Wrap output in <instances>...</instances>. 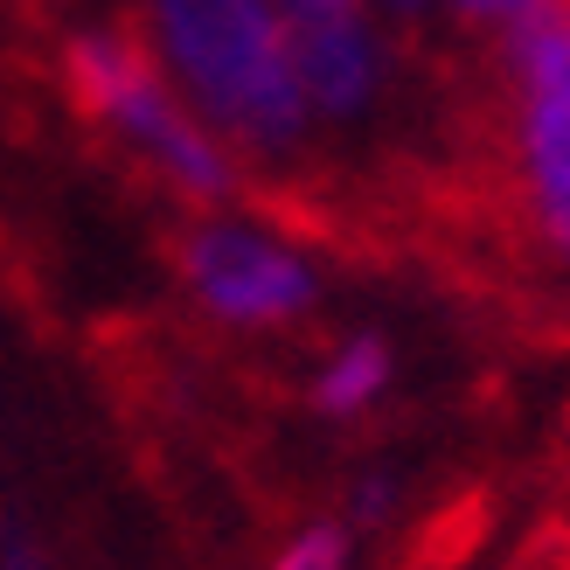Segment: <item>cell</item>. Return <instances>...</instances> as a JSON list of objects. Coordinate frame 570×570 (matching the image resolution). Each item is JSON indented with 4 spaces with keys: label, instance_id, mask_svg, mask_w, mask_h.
<instances>
[{
    "label": "cell",
    "instance_id": "obj_1",
    "mask_svg": "<svg viewBox=\"0 0 570 570\" xmlns=\"http://www.w3.org/2000/svg\"><path fill=\"white\" fill-rule=\"evenodd\" d=\"M132 28L237 167H293L313 147L278 0H132Z\"/></svg>",
    "mask_w": 570,
    "mask_h": 570
},
{
    "label": "cell",
    "instance_id": "obj_2",
    "mask_svg": "<svg viewBox=\"0 0 570 570\" xmlns=\"http://www.w3.org/2000/svg\"><path fill=\"white\" fill-rule=\"evenodd\" d=\"M63 91L83 126H98L154 188L188 209H230L244 181L237 154L188 111V98L160 77L154 49L132 21H91L63 42Z\"/></svg>",
    "mask_w": 570,
    "mask_h": 570
},
{
    "label": "cell",
    "instance_id": "obj_3",
    "mask_svg": "<svg viewBox=\"0 0 570 570\" xmlns=\"http://www.w3.org/2000/svg\"><path fill=\"white\" fill-rule=\"evenodd\" d=\"M501 154L529 237L570 272V8L543 0L494 36Z\"/></svg>",
    "mask_w": 570,
    "mask_h": 570
},
{
    "label": "cell",
    "instance_id": "obj_4",
    "mask_svg": "<svg viewBox=\"0 0 570 570\" xmlns=\"http://www.w3.org/2000/svg\"><path fill=\"white\" fill-rule=\"evenodd\" d=\"M175 272L188 306L230 334H285L321 306L313 258L244 209H195L175 244Z\"/></svg>",
    "mask_w": 570,
    "mask_h": 570
},
{
    "label": "cell",
    "instance_id": "obj_5",
    "mask_svg": "<svg viewBox=\"0 0 570 570\" xmlns=\"http://www.w3.org/2000/svg\"><path fill=\"white\" fill-rule=\"evenodd\" d=\"M293 21V70H299V98L313 139L321 132H362L383 119V105L396 91V36L383 14H368L362 0L341 8H313V14H285Z\"/></svg>",
    "mask_w": 570,
    "mask_h": 570
},
{
    "label": "cell",
    "instance_id": "obj_6",
    "mask_svg": "<svg viewBox=\"0 0 570 570\" xmlns=\"http://www.w3.org/2000/svg\"><path fill=\"white\" fill-rule=\"evenodd\" d=\"M396 383V355L383 334H348L334 341V348L321 355V368H313V411L321 417H362L376 411L383 396Z\"/></svg>",
    "mask_w": 570,
    "mask_h": 570
},
{
    "label": "cell",
    "instance_id": "obj_7",
    "mask_svg": "<svg viewBox=\"0 0 570 570\" xmlns=\"http://www.w3.org/2000/svg\"><path fill=\"white\" fill-rule=\"evenodd\" d=\"M265 570H348V529H334V522H313L299 529L293 543H285Z\"/></svg>",
    "mask_w": 570,
    "mask_h": 570
},
{
    "label": "cell",
    "instance_id": "obj_8",
    "mask_svg": "<svg viewBox=\"0 0 570 570\" xmlns=\"http://www.w3.org/2000/svg\"><path fill=\"white\" fill-rule=\"evenodd\" d=\"M543 0H439V14L445 21H460V28H473V36H501V28H515L522 14H535Z\"/></svg>",
    "mask_w": 570,
    "mask_h": 570
},
{
    "label": "cell",
    "instance_id": "obj_9",
    "mask_svg": "<svg viewBox=\"0 0 570 570\" xmlns=\"http://www.w3.org/2000/svg\"><path fill=\"white\" fill-rule=\"evenodd\" d=\"M0 570H63V563H56V550L42 543L36 529L0 522Z\"/></svg>",
    "mask_w": 570,
    "mask_h": 570
},
{
    "label": "cell",
    "instance_id": "obj_10",
    "mask_svg": "<svg viewBox=\"0 0 570 570\" xmlns=\"http://www.w3.org/2000/svg\"><path fill=\"white\" fill-rule=\"evenodd\" d=\"M563 8H570V0H563Z\"/></svg>",
    "mask_w": 570,
    "mask_h": 570
}]
</instances>
